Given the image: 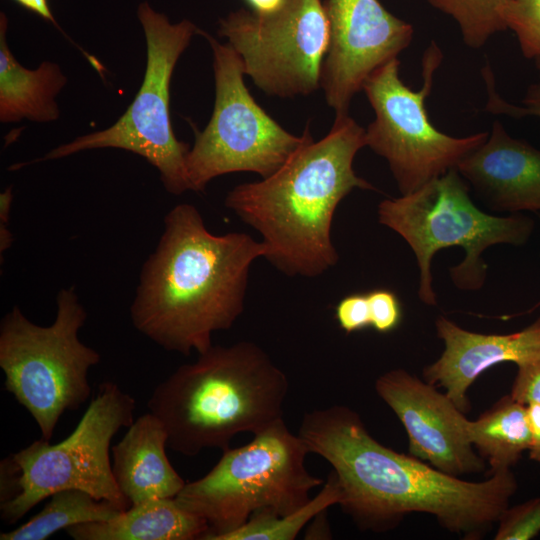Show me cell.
<instances>
[{
    "instance_id": "obj_1",
    "label": "cell",
    "mask_w": 540,
    "mask_h": 540,
    "mask_svg": "<svg viewBox=\"0 0 540 540\" xmlns=\"http://www.w3.org/2000/svg\"><path fill=\"white\" fill-rule=\"evenodd\" d=\"M297 434L309 453L332 466L338 505L363 530L386 531L405 515L422 512L451 532L479 539L517 489L511 468L470 482L398 453L373 438L358 413L344 405L305 413Z\"/></svg>"
},
{
    "instance_id": "obj_2",
    "label": "cell",
    "mask_w": 540,
    "mask_h": 540,
    "mask_svg": "<svg viewBox=\"0 0 540 540\" xmlns=\"http://www.w3.org/2000/svg\"><path fill=\"white\" fill-rule=\"evenodd\" d=\"M265 252L249 234L215 235L194 205H176L141 268L133 326L166 351L206 352L212 334L230 329L243 313L250 267Z\"/></svg>"
},
{
    "instance_id": "obj_3",
    "label": "cell",
    "mask_w": 540,
    "mask_h": 540,
    "mask_svg": "<svg viewBox=\"0 0 540 540\" xmlns=\"http://www.w3.org/2000/svg\"><path fill=\"white\" fill-rule=\"evenodd\" d=\"M365 129L336 115L329 133L298 149L274 174L234 187L225 206L262 236L264 258L287 276L317 277L339 259L331 238L339 203L354 189L376 190L356 175Z\"/></svg>"
},
{
    "instance_id": "obj_4",
    "label": "cell",
    "mask_w": 540,
    "mask_h": 540,
    "mask_svg": "<svg viewBox=\"0 0 540 540\" xmlns=\"http://www.w3.org/2000/svg\"><path fill=\"white\" fill-rule=\"evenodd\" d=\"M287 375L251 341L212 345L153 390L147 406L163 424L167 445L192 457L228 450L234 436L253 435L283 418Z\"/></svg>"
},
{
    "instance_id": "obj_5",
    "label": "cell",
    "mask_w": 540,
    "mask_h": 540,
    "mask_svg": "<svg viewBox=\"0 0 540 540\" xmlns=\"http://www.w3.org/2000/svg\"><path fill=\"white\" fill-rule=\"evenodd\" d=\"M469 191L458 170L451 169L413 193L378 205L379 223L398 233L414 252L420 272L418 297L426 305L437 304L431 271L437 251L464 249L462 262L449 269L450 278L458 289L475 291L487 277L484 250L495 244L523 246L533 233L531 217L488 214L474 204Z\"/></svg>"
},
{
    "instance_id": "obj_6",
    "label": "cell",
    "mask_w": 540,
    "mask_h": 540,
    "mask_svg": "<svg viewBox=\"0 0 540 540\" xmlns=\"http://www.w3.org/2000/svg\"><path fill=\"white\" fill-rule=\"evenodd\" d=\"M244 446L222 452L202 478L175 497L184 510L206 521L203 540H220L254 514L285 516L307 504L324 480L305 466L306 445L280 419Z\"/></svg>"
},
{
    "instance_id": "obj_7",
    "label": "cell",
    "mask_w": 540,
    "mask_h": 540,
    "mask_svg": "<svg viewBox=\"0 0 540 540\" xmlns=\"http://www.w3.org/2000/svg\"><path fill=\"white\" fill-rule=\"evenodd\" d=\"M56 306L48 326L33 323L17 306L0 323L4 388L30 413L46 441L66 411L89 399L88 372L101 361L79 338L87 311L74 286L58 292Z\"/></svg>"
},
{
    "instance_id": "obj_8",
    "label": "cell",
    "mask_w": 540,
    "mask_h": 540,
    "mask_svg": "<svg viewBox=\"0 0 540 540\" xmlns=\"http://www.w3.org/2000/svg\"><path fill=\"white\" fill-rule=\"evenodd\" d=\"M138 19L146 40L143 82L124 114L107 129L77 137L30 163L60 159L99 148L123 149L145 158L171 194L191 190L186 169L189 145L176 138L170 119V81L175 65L198 28L189 20L172 24L147 2Z\"/></svg>"
},
{
    "instance_id": "obj_9",
    "label": "cell",
    "mask_w": 540,
    "mask_h": 540,
    "mask_svg": "<svg viewBox=\"0 0 540 540\" xmlns=\"http://www.w3.org/2000/svg\"><path fill=\"white\" fill-rule=\"evenodd\" d=\"M442 60L441 49L432 41L423 54V83L417 91L400 79L398 58L374 70L363 84L375 112L374 121L365 130L366 146L387 161L401 195L456 169L489 136L484 131L453 137L429 120L425 102Z\"/></svg>"
},
{
    "instance_id": "obj_10",
    "label": "cell",
    "mask_w": 540,
    "mask_h": 540,
    "mask_svg": "<svg viewBox=\"0 0 540 540\" xmlns=\"http://www.w3.org/2000/svg\"><path fill=\"white\" fill-rule=\"evenodd\" d=\"M197 33L212 48L215 103L205 129L194 127L195 141L186 159L191 190L204 191L212 179L233 172L267 178L313 140L309 126L301 136L282 128L251 96L244 84L242 60L233 47L200 29Z\"/></svg>"
},
{
    "instance_id": "obj_11",
    "label": "cell",
    "mask_w": 540,
    "mask_h": 540,
    "mask_svg": "<svg viewBox=\"0 0 540 540\" xmlns=\"http://www.w3.org/2000/svg\"><path fill=\"white\" fill-rule=\"evenodd\" d=\"M136 401L115 382L98 385L72 433L57 444L36 440L12 454L21 469V493L0 504L1 519L14 524L42 500L65 489H80L122 511L131 504L115 480L109 449L122 427L134 422Z\"/></svg>"
},
{
    "instance_id": "obj_12",
    "label": "cell",
    "mask_w": 540,
    "mask_h": 540,
    "mask_svg": "<svg viewBox=\"0 0 540 540\" xmlns=\"http://www.w3.org/2000/svg\"><path fill=\"white\" fill-rule=\"evenodd\" d=\"M218 34L240 56L244 74L268 95H308L321 87L329 22L321 0H287L271 15L240 9L219 21Z\"/></svg>"
},
{
    "instance_id": "obj_13",
    "label": "cell",
    "mask_w": 540,
    "mask_h": 540,
    "mask_svg": "<svg viewBox=\"0 0 540 540\" xmlns=\"http://www.w3.org/2000/svg\"><path fill=\"white\" fill-rule=\"evenodd\" d=\"M323 5L329 45L321 87L336 115L348 114L353 96L368 76L410 45L414 29L378 0H325Z\"/></svg>"
},
{
    "instance_id": "obj_14",
    "label": "cell",
    "mask_w": 540,
    "mask_h": 540,
    "mask_svg": "<svg viewBox=\"0 0 540 540\" xmlns=\"http://www.w3.org/2000/svg\"><path fill=\"white\" fill-rule=\"evenodd\" d=\"M375 390L405 427L412 456L456 477L485 469L469 438V420L434 385L393 369L377 378Z\"/></svg>"
},
{
    "instance_id": "obj_15",
    "label": "cell",
    "mask_w": 540,
    "mask_h": 540,
    "mask_svg": "<svg viewBox=\"0 0 540 540\" xmlns=\"http://www.w3.org/2000/svg\"><path fill=\"white\" fill-rule=\"evenodd\" d=\"M435 325L444 351L423 369V376L427 383L443 388L463 413L470 407L467 390L482 372L502 362L519 366L540 361V317L510 334L467 331L443 316Z\"/></svg>"
},
{
    "instance_id": "obj_16",
    "label": "cell",
    "mask_w": 540,
    "mask_h": 540,
    "mask_svg": "<svg viewBox=\"0 0 540 540\" xmlns=\"http://www.w3.org/2000/svg\"><path fill=\"white\" fill-rule=\"evenodd\" d=\"M456 169L490 211H540V149L510 136L500 121Z\"/></svg>"
},
{
    "instance_id": "obj_17",
    "label": "cell",
    "mask_w": 540,
    "mask_h": 540,
    "mask_svg": "<svg viewBox=\"0 0 540 540\" xmlns=\"http://www.w3.org/2000/svg\"><path fill=\"white\" fill-rule=\"evenodd\" d=\"M168 434L151 412L138 417L114 445L113 474L131 505L151 499L175 498L186 482L166 454Z\"/></svg>"
},
{
    "instance_id": "obj_18",
    "label": "cell",
    "mask_w": 540,
    "mask_h": 540,
    "mask_svg": "<svg viewBox=\"0 0 540 540\" xmlns=\"http://www.w3.org/2000/svg\"><path fill=\"white\" fill-rule=\"evenodd\" d=\"M8 19L0 13V121L35 122L57 120L60 111L55 97L67 83L61 68L43 61L36 69L22 66L10 51L7 41Z\"/></svg>"
},
{
    "instance_id": "obj_19",
    "label": "cell",
    "mask_w": 540,
    "mask_h": 540,
    "mask_svg": "<svg viewBox=\"0 0 540 540\" xmlns=\"http://www.w3.org/2000/svg\"><path fill=\"white\" fill-rule=\"evenodd\" d=\"M65 531L75 540H193L203 539L208 525L175 498H157L131 505L110 520L77 524Z\"/></svg>"
},
{
    "instance_id": "obj_20",
    "label": "cell",
    "mask_w": 540,
    "mask_h": 540,
    "mask_svg": "<svg viewBox=\"0 0 540 540\" xmlns=\"http://www.w3.org/2000/svg\"><path fill=\"white\" fill-rule=\"evenodd\" d=\"M467 429L471 443L490 464L488 475L510 469L529 447L526 405L510 395L500 399L476 421H469Z\"/></svg>"
},
{
    "instance_id": "obj_21",
    "label": "cell",
    "mask_w": 540,
    "mask_h": 540,
    "mask_svg": "<svg viewBox=\"0 0 540 540\" xmlns=\"http://www.w3.org/2000/svg\"><path fill=\"white\" fill-rule=\"evenodd\" d=\"M122 512L113 503L98 500L80 489L53 493L49 502L30 520L0 534V540H46L59 530L89 522L107 521Z\"/></svg>"
},
{
    "instance_id": "obj_22",
    "label": "cell",
    "mask_w": 540,
    "mask_h": 540,
    "mask_svg": "<svg viewBox=\"0 0 540 540\" xmlns=\"http://www.w3.org/2000/svg\"><path fill=\"white\" fill-rule=\"evenodd\" d=\"M340 496L339 482L332 471L318 494L297 511L285 516L254 514L243 526L220 540H294L316 515L338 504Z\"/></svg>"
},
{
    "instance_id": "obj_23",
    "label": "cell",
    "mask_w": 540,
    "mask_h": 540,
    "mask_svg": "<svg viewBox=\"0 0 540 540\" xmlns=\"http://www.w3.org/2000/svg\"><path fill=\"white\" fill-rule=\"evenodd\" d=\"M458 24L464 43L481 48L495 33L506 30L501 11L509 0H427Z\"/></svg>"
},
{
    "instance_id": "obj_24",
    "label": "cell",
    "mask_w": 540,
    "mask_h": 540,
    "mask_svg": "<svg viewBox=\"0 0 540 540\" xmlns=\"http://www.w3.org/2000/svg\"><path fill=\"white\" fill-rule=\"evenodd\" d=\"M501 18L516 35L523 56L540 62V0H509Z\"/></svg>"
},
{
    "instance_id": "obj_25",
    "label": "cell",
    "mask_w": 540,
    "mask_h": 540,
    "mask_svg": "<svg viewBox=\"0 0 540 540\" xmlns=\"http://www.w3.org/2000/svg\"><path fill=\"white\" fill-rule=\"evenodd\" d=\"M496 540H529L540 533V497L508 508L501 514Z\"/></svg>"
},
{
    "instance_id": "obj_26",
    "label": "cell",
    "mask_w": 540,
    "mask_h": 540,
    "mask_svg": "<svg viewBox=\"0 0 540 540\" xmlns=\"http://www.w3.org/2000/svg\"><path fill=\"white\" fill-rule=\"evenodd\" d=\"M538 69V79L531 84L521 101L522 105H515L503 99L495 88V79L487 78V103L485 110L492 114H503L508 117L520 119L527 116L540 117V62H535Z\"/></svg>"
},
{
    "instance_id": "obj_27",
    "label": "cell",
    "mask_w": 540,
    "mask_h": 540,
    "mask_svg": "<svg viewBox=\"0 0 540 540\" xmlns=\"http://www.w3.org/2000/svg\"><path fill=\"white\" fill-rule=\"evenodd\" d=\"M370 311V326L377 332L393 331L401 322L402 308L397 295L387 289L367 292Z\"/></svg>"
},
{
    "instance_id": "obj_28",
    "label": "cell",
    "mask_w": 540,
    "mask_h": 540,
    "mask_svg": "<svg viewBox=\"0 0 540 540\" xmlns=\"http://www.w3.org/2000/svg\"><path fill=\"white\" fill-rule=\"evenodd\" d=\"M335 317L340 328L347 334L369 327L367 293H351L344 296L335 307Z\"/></svg>"
},
{
    "instance_id": "obj_29",
    "label": "cell",
    "mask_w": 540,
    "mask_h": 540,
    "mask_svg": "<svg viewBox=\"0 0 540 540\" xmlns=\"http://www.w3.org/2000/svg\"><path fill=\"white\" fill-rule=\"evenodd\" d=\"M509 395L523 405L540 404V361L518 366Z\"/></svg>"
},
{
    "instance_id": "obj_30",
    "label": "cell",
    "mask_w": 540,
    "mask_h": 540,
    "mask_svg": "<svg viewBox=\"0 0 540 540\" xmlns=\"http://www.w3.org/2000/svg\"><path fill=\"white\" fill-rule=\"evenodd\" d=\"M21 469L12 454L0 464V504L13 500L21 493Z\"/></svg>"
},
{
    "instance_id": "obj_31",
    "label": "cell",
    "mask_w": 540,
    "mask_h": 540,
    "mask_svg": "<svg viewBox=\"0 0 540 540\" xmlns=\"http://www.w3.org/2000/svg\"><path fill=\"white\" fill-rule=\"evenodd\" d=\"M526 417L530 432L529 457L540 463V404H526Z\"/></svg>"
},
{
    "instance_id": "obj_32",
    "label": "cell",
    "mask_w": 540,
    "mask_h": 540,
    "mask_svg": "<svg viewBox=\"0 0 540 540\" xmlns=\"http://www.w3.org/2000/svg\"><path fill=\"white\" fill-rule=\"evenodd\" d=\"M18 5L28 10L31 13L36 14L41 17L43 20L54 24L58 29L59 26L53 16V13L50 9L48 0H13Z\"/></svg>"
},
{
    "instance_id": "obj_33",
    "label": "cell",
    "mask_w": 540,
    "mask_h": 540,
    "mask_svg": "<svg viewBox=\"0 0 540 540\" xmlns=\"http://www.w3.org/2000/svg\"><path fill=\"white\" fill-rule=\"evenodd\" d=\"M251 11L258 15H271L281 10L287 0H244Z\"/></svg>"
},
{
    "instance_id": "obj_34",
    "label": "cell",
    "mask_w": 540,
    "mask_h": 540,
    "mask_svg": "<svg viewBox=\"0 0 540 540\" xmlns=\"http://www.w3.org/2000/svg\"><path fill=\"white\" fill-rule=\"evenodd\" d=\"M539 219H540V215H539Z\"/></svg>"
}]
</instances>
